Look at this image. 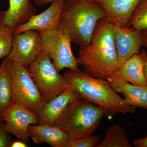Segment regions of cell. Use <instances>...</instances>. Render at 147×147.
<instances>
[{
	"instance_id": "cell-1",
	"label": "cell",
	"mask_w": 147,
	"mask_h": 147,
	"mask_svg": "<svg viewBox=\"0 0 147 147\" xmlns=\"http://www.w3.org/2000/svg\"><path fill=\"white\" fill-rule=\"evenodd\" d=\"M113 27L106 18L100 19L90 45L80 47L77 62L83 66L84 72L92 77L106 80L119 68Z\"/></svg>"
},
{
	"instance_id": "cell-2",
	"label": "cell",
	"mask_w": 147,
	"mask_h": 147,
	"mask_svg": "<svg viewBox=\"0 0 147 147\" xmlns=\"http://www.w3.org/2000/svg\"><path fill=\"white\" fill-rule=\"evenodd\" d=\"M63 76L80 97L100 107L108 119L118 114L134 113L136 111V108L128 105L108 80L92 77L79 68L69 69Z\"/></svg>"
},
{
	"instance_id": "cell-3",
	"label": "cell",
	"mask_w": 147,
	"mask_h": 147,
	"mask_svg": "<svg viewBox=\"0 0 147 147\" xmlns=\"http://www.w3.org/2000/svg\"><path fill=\"white\" fill-rule=\"evenodd\" d=\"M105 18L103 9L94 0H67L61 12L58 29L80 47L89 45L98 21Z\"/></svg>"
},
{
	"instance_id": "cell-4",
	"label": "cell",
	"mask_w": 147,
	"mask_h": 147,
	"mask_svg": "<svg viewBox=\"0 0 147 147\" xmlns=\"http://www.w3.org/2000/svg\"><path fill=\"white\" fill-rule=\"evenodd\" d=\"M104 111L80 97L70 102L56 121L70 140L91 136L99 127Z\"/></svg>"
},
{
	"instance_id": "cell-5",
	"label": "cell",
	"mask_w": 147,
	"mask_h": 147,
	"mask_svg": "<svg viewBox=\"0 0 147 147\" xmlns=\"http://www.w3.org/2000/svg\"><path fill=\"white\" fill-rule=\"evenodd\" d=\"M6 61L11 78V103L22 105L40 117L46 102L28 69L7 58Z\"/></svg>"
},
{
	"instance_id": "cell-6",
	"label": "cell",
	"mask_w": 147,
	"mask_h": 147,
	"mask_svg": "<svg viewBox=\"0 0 147 147\" xmlns=\"http://www.w3.org/2000/svg\"><path fill=\"white\" fill-rule=\"evenodd\" d=\"M27 69L46 103L70 87L67 79L59 73L51 59L42 50Z\"/></svg>"
},
{
	"instance_id": "cell-7",
	"label": "cell",
	"mask_w": 147,
	"mask_h": 147,
	"mask_svg": "<svg viewBox=\"0 0 147 147\" xmlns=\"http://www.w3.org/2000/svg\"><path fill=\"white\" fill-rule=\"evenodd\" d=\"M40 32L42 50L51 59L58 72L65 68L69 70L79 68L68 36L59 29H50Z\"/></svg>"
},
{
	"instance_id": "cell-8",
	"label": "cell",
	"mask_w": 147,
	"mask_h": 147,
	"mask_svg": "<svg viewBox=\"0 0 147 147\" xmlns=\"http://www.w3.org/2000/svg\"><path fill=\"white\" fill-rule=\"evenodd\" d=\"M7 131L23 142H28L30 137L29 127L39 124L40 117L28 109L11 103L8 108L0 113Z\"/></svg>"
},
{
	"instance_id": "cell-9",
	"label": "cell",
	"mask_w": 147,
	"mask_h": 147,
	"mask_svg": "<svg viewBox=\"0 0 147 147\" xmlns=\"http://www.w3.org/2000/svg\"><path fill=\"white\" fill-rule=\"evenodd\" d=\"M41 50L40 32L30 30L13 35L10 52L6 57L27 68Z\"/></svg>"
},
{
	"instance_id": "cell-10",
	"label": "cell",
	"mask_w": 147,
	"mask_h": 147,
	"mask_svg": "<svg viewBox=\"0 0 147 147\" xmlns=\"http://www.w3.org/2000/svg\"><path fill=\"white\" fill-rule=\"evenodd\" d=\"M113 33L120 68L131 56L141 53L142 31L113 25Z\"/></svg>"
},
{
	"instance_id": "cell-11",
	"label": "cell",
	"mask_w": 147,
	"mask_h": 147,
	"mask_svg": "<svg viewBox=\"0 0 147 147\" xmlns=\"http://www.w3.org/2000/svg\"><path fill=\"white\" fill-rule=\"evenodd\" d=\"M65 1H59L53 3L42 13L34 15L13 32V35L30 30L39 32L58 29L59 19Z\"/></svg>"
},
{
	"instance_id": "cell-12",
	"label": "cell",
	"mask_w": 147,
	"mask_h": 147,
	"mask_svg": "<svg viewBox=\"0 0 147 147\" xmlns=\"http://www.w3.org/2000/svg\"><path fill=\"white\" fill-rule=\"evenodd\" d=\"M6 11L0 10V25L12 31L36 14V9L31 0H9Z\"/></svg>"
},
{
	"instance_id": "cell-13",
	"label": "cell",
	"mask_w": 147,
	"mask_h": 147,
	"mask_svg": "<svg viewBox=\"0 0 147 147\" xmlns=\"http://www.w3.org/2000/svg\"><path fill=\"white\" fill-rule=\"evenodd\" d=\"M103 9L105 18L113 25L129 27L131 14L141 0H94Z\"/></svg>"
},
{
	"instance_id": "cell-14",
	"label": "cell",
	"mask_w": 147,
	"mask_h": 147,
	"mask_svg": "<svg viewBox=\"0 0 147 147\" xmlns=\"http://www.w3.org/2000/svg\"><path fill=\"white\" fill-rule=\"evenodd\" d=\"M30 137L34 144H46L53 147H68L70 139L56 125H31L29 127Z\"/></svg>"
},
{
	"instance_id": "cell-15",
	"label": "cell",
	"mask_w": 147,
	"mask_h": 147,
	"mask_svg": "<svg viewBox=\"0 0 147 147\" xmlns=\"http://www.w3.org/2000/svg\"><path fill=\"white\" fill-rule=\"evenodd\" d=\"M117 92L123 95L128 105L147 110V86L133 85L122 81L113 74L106 79Z\"/></svg>"
},
{
	"instance_id": "cell-16",
	"label": "cell",
	"mask_w": 147,
	"mask_h": 147,
	"mask_svg": "<svg viewBox=\"0 0 147 147\" xmlns=\"http://www.w3.org/2000/svg\"><path fill=\"white\" fill-rule=\"evenodd\" d=\"M80 95L70 87L44 105L40 116V124L55 125L59 117L69 104L80 97Z\"/></svg>"
},
{
	"instance_id": "cell-17",
	"label": "cell",
	"mask_w": 147,
	"mask_h": 147,
	"mask_svg": "<svg viewBox=\"0 0 147 147\" xmlns=\"http://www.w3.org/2000/svg\"><path fill=\"white\" fill-rule=\"evenodd\" d=\"M144 63L141 53L131 56L114 74L122 81L133 85L146 86Z\"/></svg>"
},
{
	"instance_id": "cell-18",
	"label": "cell",
	"mask_w": 147,
	"mask_h": 147,
	"mask_svg": "<svg viewBox=\"0 0 147 147\" xmlns=\"http://www.w3.org/2000/svg\"><path fill=\"white\" fill-rule=\"evenodd\" d=\"M96 147H132L126 137L124 129L117 123L109 127L105 133V137Z\"/></svg>"
},
{
	"instance_id": "cell-19",
	"label": "cell",
	"mask_w": 147,
	"mask_h": 147,
	"mask_svg": "<svg viewBox=\"0 0 147 147\" xmlns=\"http://www.w3.org/2000/svg\"><path fill=\"white\" fill-rule=\"evenodd\" d=\"M11 99V78L5 57L0 65V113L9 106Z\"/></svg>"
},
{
	"instance_id": "cell-20",
	"label": "cell",
	"mask_w": 147,
	"mask_h": 147,
	"mask_svg": "<svg viewBox=\"0 0 147 147\" xmlns=\"http://www.w3.org/2000/svg\"><path fill=\"white\" fill-rule=\"evenodd\" d=\"M129 26L147 31V0H141L138 4L130 17Z\"/></svg>"
},
{
	"instance_id": "cell-21",
	"label": "cell",
	"mask_w": 147,
	"mask_h": 147,
	"mask_svg": "<svg viewBox=\"0 0 147 147\" xmlns=\"http://www.w3.org/2000/svg\"><path fill=\"white\" fill-rule=\"evenodd\" d=\"M13 36V31L0 25V60L9 54Z\"/></svg>"
},
{
	"instance_id": "cell-22",
	"label": "cell",
	"mask_w": 147,
	"mask_h": 147,
	"mask_svg": "<svg viewBox=\"0 0 147 147\" xmlns=\"http://www.w3.org/2000/svg\"><path fill=\"white\" fill-rule=\"evenodd\" d=\"M99 141L100 138L99 136L92 135L81 139L70 140L68 147H96Z\"/></svg>"
},
{
	"instance_id": "cell-23",
	"label": "cell",
	"mask_w": 147,
	"mask_h": 147,
	"mask_svg": "<svg viewBox=\"0 0 147 147\" xmlns=\"http://www.w3.org/2000/svg\"><path fill=\"white\" fill-rule=\"evenodd\" d=\"M13 142L9 133L6 129L3 121H0V147H10Z\"/></svg>"
},
{
	"instance_id": "cell-24",
	"label": "cell",
	"mask_w": 147,
	"mask_h": 147,
	"mask_svg": "<svg viewBox=\"0 0 147 147\" xmlns=\"http://www.w3.org/2000/svg\"><path fill=\"white\" fill-rule=\"evenodd\" d=\"M132 144L136 147H147V137L142 139H134Z\"/></svg>"
},
{
	"instance_id": "cell-25",
	"label": "cell",
	"mask_w": 147,
	"mask_h": 147,
	"mask_svg": "<svg viewBox=\"0 0 147 147\" xmlns=\"http://www.w3.org/2000/svg\"><path fill=\"white\" fill-rule=\"evenodd\" d=\"M141 54L144 60V75L145 79L147 84V56L146 55V52L144 49H142L141 51Z\"/></svg>"
},
{
	"instance_id": "cell-26",
	"label": "cell",
	"mask_w": 147,
	"mask_h": 147,
	"mask_svg": "<svg viewBox=\"0 0 147 147\" xmlns=\"http://www.w3.org/2000/svg\"><path fill=\"white\" fill-rule=\"evenodd\" d=\"M35 5L37 6L40 7L47 5L50 3H53L59 1H66L67 0H33Z\"/></svg>"
},
{
	"instance_id": "cell-27",
	"label": "cell",
	"mask_w": 147,
	"mask_h": 147,
	"mask_svg": "<svg viewBox=\"0 0 147 147\" xmlns=\"http://www.w3.org/2000/svg\"><path fill=\"white\" fill-rule=\"evenodd\" d=\"M142 45L146 48L145 52L147 56V31H142Z\"/></svg>"
},
{
	"instance_id": "cell-28",
	"label": "cell",
	"mask_w": 147,
	"mask_h": 147,
	"mask_svg": "<svg viewBox=\"0 0 147 147\" xmlns=\"http://www.w3.org/2000/svg\"><path fill=\"white\" fill-rule=\"evenodd\" d=\"M27 145L26 142L23 141H16L12 142L10 147H27Z\"/></svg>"
},
{
	"instance_id": "cell-29",
	"label": "cell",
	"mask_w": 147,
	"mask_h": 147,
	"mask_svg": "<svg viewBox=\"0 0 147 147\" xmlns=\"http://www.w3.org/2000/svg\"><path fill=\"white\" fill-rule=\"evenodd\" d=\"M3 121V119H2V118L1 117V116H0V121Z\"/></svg>"
},
{
	"instance_id": "cell-30",
	"label": "cell",
	"mask_w": 147,
	"mask_h": 147,
	"mask_svg": "<svg viewBox=\"0 0 147 147\" xmlns=\"http://www.w3.org/2000/svg\"></svg>"
}]
</instances>
